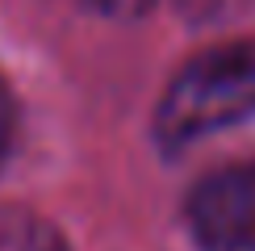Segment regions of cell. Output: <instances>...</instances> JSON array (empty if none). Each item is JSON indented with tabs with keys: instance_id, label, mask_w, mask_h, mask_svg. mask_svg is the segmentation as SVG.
Here are the masks:
<instances>
[{
	"instance_id": "6da1fadb",
	"label": "cell",
	"mask_w": 255,
	"mask_h": 251,
	"mask_svg": "<svg viewBox=\"0 0 255 251\" xmlns=\"http://www.w3.org/2000/svg\"><path fill=\"white\" fill-rule=\"evenodd\" d=\"M255 118V38L222 42L188 63L159 105V142L180 151L201 134Z\"/></svg>"
},
{
	"instance_id": "7a4b0ae2",
	"label": "cell",
	"mask_w": 255,
	"mask_h": 251,
	"mask_svg": "<svg viewBox=\"0 0 255 251\" xmlns=\"http://www.w3.org/2000/svg\"><path fill=\"white\" fill-rule=\"evenodd\" d=\"M201 251H255V159L214 172L188 201Z\"/></svg>"
},
{
	"instance_id": "3957f363",
	"label": "cell",
	"mask_w": 255,
	"mask_h": 251,
	"mask_svg": "<svg viewBox=\"0 0 255 251\" xmlns=\"http://www.w3.org/2000/svg\"><path fill=\"white\" fill-rule=\"evenodd\" d=\"M0 251H67L63 235L29 209H0Z\"/></svg>"
},
{
	"instance_id": "277c9868",
	"label": "cell",
	"mask_w": 255,
	"mask_h": 251,
	"mask_svg": "<svg viewBox=\"0 0 255 251\" xmlns=\"http://www.w3.org/2000/svg\"><path fill=\"white\" fill-rule=\"evenodd\" d=\"M8 138H13V97H8V84L0 76V159L8 151Z\"/></svg>"
},
{
	"instance_id": "5b68a950",
	"label": "cell",
	"mask_w": 255,
	"mask_h": 251,
	"mask_svg": "<svg viewBox=\"0 0 255 251\" xmlns=\"http://www.w3.org/2000/svg\"><path fill=\"white\" fill-rule=\"evenodd\" d=\"M92 8H101V13H113V17H138L151 0H88Z\"/></svg>"
}]
</instances>
